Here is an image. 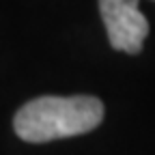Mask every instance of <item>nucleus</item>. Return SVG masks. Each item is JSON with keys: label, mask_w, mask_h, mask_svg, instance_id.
Returning <instances> with one entry per match:
<instances>
[{"label": "nucleus", "mask_w": 155, "mask_h": 155, "mask_svg": "<svg viewBox=\"0 0 155 155\" xmlns=\"http://www.w3.org/2000/svg\"><path fill=\"white\" fill-rule=\"evenodd\" d=\"M104 121V104L91 95L37 97L24 104L13 119V129L26 142H52L93 131Z\"/></svg>", "instance_id": "obj_1"}, {"label": "nucleus", "mask_w": 155, "mask_h": 155, "mask_svg": "<svg viewBox=\"0 0 155 155\" xmlns=\"http://www.w3.org/2000/svg\"><path fill=\"white\" fill-rule=\"evenodd\" d=\"M140 0H99L110 45L119 52L138 54L149 35V22L140 11Z\"/></svg>", "instance_id": "obj_2"}]
</instances>
